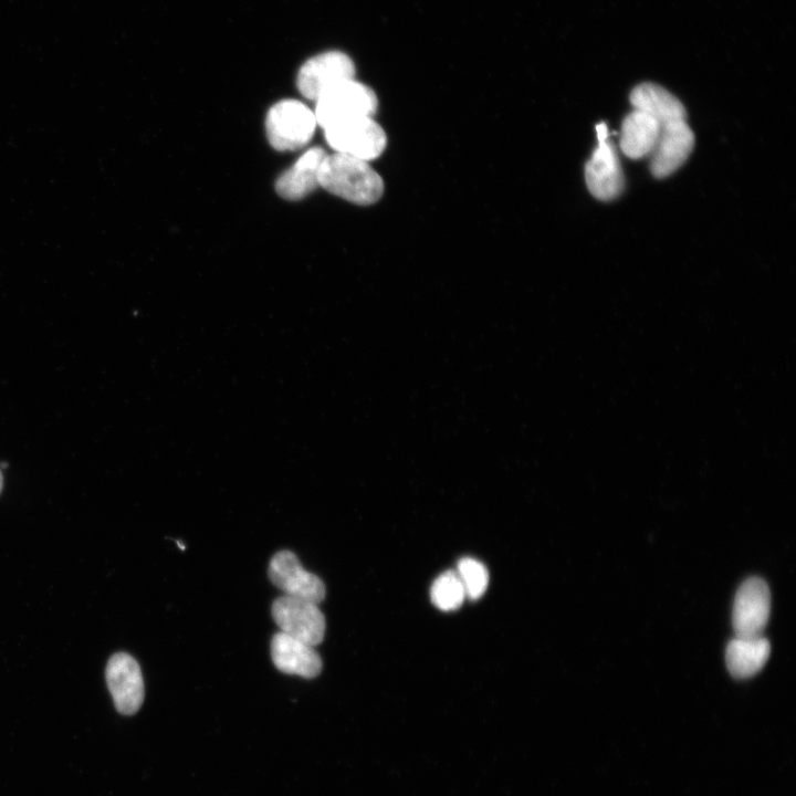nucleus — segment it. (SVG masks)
Wrapping results in <instances>:
<instances>
[{"instance_id":"1","label":"nucleus","mask_w":796,"mask_h":796,"mask_svg":"<svg viewBox=\"0 0 796 796\" xmlns=\"http://www.w3.org/2000/svg\"><path fill=\"white\" fill-rule=\"evenodd\" d=\"M320 187L349 202L367 206L384 193V181L368 161L334 153L326 155L320 169Z\"/></svg>"},{"instance_id":"2","label":"nucleus","mask_w":796,"mask_h":796,"mask_svg":"<svg viewBox=\"0 0 796 796\" xmlns=\"http://www.w3.org/2000/svg\"><path fill=\"white\" fill-rule=\"evenodd\" d=\"M316 118L314 112L296 100H283L268 112L265 129L273 148L280 151L303 148L312 138Z\"/></svg>"},{"instance_id":"3","label":"nucleus","mask_w":796,"mask_h":796,"mask_svg":"<svg viewBox=\"0 0 796 796\" xmlns=\"http://www.w3.org/2000/svg\"><path fill=\"white\" fill-rule=\"evenodd\" d=\"M315 102L314 115L323 129L353 118L373 117L378 106L375 92L354 78L333 87Z\"/></svg>"},{"instance_id":"4","label":"nucleus","mask_w":796,"mask_h":796,"mask_svg":"<svg viewBox=\"0 0 796 796\" xmlns=\"http://www.w3.org/2000/svg\"><path fill=\"white\" fill-rule=\"evenodd\" d=\"M324 136L335 153L369 161L386 148L383 127L370 116L345 121L324 129Z\"/></svg>"},{"instance_id":"5","label":"nucleus","mask_w":796,"mask_h":796,"mask_svg":"<svg viewBox=\"0 0 796 796\" xmlns=\"http://www.w3.org/2000/svg\"><path fill=\"white\" fill-rule=\"evenodd\" d=\"M354 75L352 59L343 52L329 51L311 57L301 66L296 85L304 97L317 101L333 87L353 80Z\"/></svg>"},{"instance_id":"6","label":"nucleus","mask_w":796,"mask_h":796,"mask_svg":"<svg viewBox=\"0 0 796 796\" xmlns=\"http://www.w3.org/2000/svg\"><path fill=\"white\" fill-rule=\"evenodd\" d=\"M598 146L585 166V180L589 192L597 199L608 201L624 190L625 178L617 151L608 140L605 123L596 125Z\"/></svg>"},{"instance_id":"7","label":"nucleus","mask_w":796,"mask_h":796,"mask_svg":"<svg viewBox=\"0 0 796 796\" xmlns=\"http://www.w3.org/2000/svg\"><path fill=\"white\" fill-rule=\"evenodd\" d=\"M272 617L281 631L312 647L323 641L325 617L317 604L282 596L272 604Z\"/></svg>"},{"instance_id":"8","label":"nucleus","mask_w":796,"mask_h":796,"mask_svg":"<svg viewBox=\"0 0 796 796\" xmlns=\"http://www.w3.org/2000/svg\"><path fill=\"white\" fill-rule=\"evenodd\" d=\"M270 580L286 596L305 599L318 605L325 598V585L313 573L305 570L291 551L273 555L268 569Z\"/></svg>"},{"instance_id":"9","label":"nucleus","mask_w":796,"mask_h":796,"mask_svg":"<svg viewBox=\"0 0 796 796\" xmlns=\"http://www.w3.org/2000/svg\"><path fill=\"white\" fill-rule=\"evenodd\" d=\"M771 610L767 584L758 577L746 579L737 589L732 611L735 636H760Z\"/></svg>"},{"instance_id":"10","label":"nucleus","mask_w":796,"mask_h":796,"mask_svg":"<svg viewBox=\"0 0 796 796\" xmlns=\"http://www.w3.org/2000/svg\"><path fill=\"white\" fill-rule=\"evenodd\" d=\"M105 675L116 710L125 715L136 713L145 694L137 661L128 653H115L107 662Z\"/></svg>"},{"instance_id":"11","label":"nucleus","mask_w":796,"mask_h":796,"mask_svg":"<svg viewBox=\"0 0 796 796\" xmlns=\"http://www.w3.org/2000/svg\"><path fill=\"white\" fill-rule=\"evenodd\" d=\"M694 146V135L685 121L661 125L659 136L650 153V170L657 178H664L680 168Z\"/></svg>"},{"instance_id":"12","label":"nucleus","mask_w":796,"mask_h":796,"mask_svg":"<svg viewBox=\"0 0 796 796\" xmlns=\"http://www.w3.org/2000/svg\"><path fill=\"white\" fill-rule=\"evenodd\" d=\"M271 657L274 666L287 674H296L306 679L321 673L322 659L314 648L282 631L271 640Z\"/></svg>"},{"instance_id":"13","label":"nucleus","mask_w":796,"mask_h":796,"mask_svg":"<svg viewBox=\"0 0 796 796\" xmlns=\"http://www.w3.org/2000/svg\"><path fill=\"white\" fill-rule=\"evenodd\" d=\"M323 148L306 150L295 164L280 175L276 192L286 200H300L320 186V169L326 157Z\"/></svg>"},{"instance_id":"14","label":"nucleus","mask_w":796,"mask_h":796,"mask_svg":"<svg viewBox=\"0 0 796 796\" xmlns=\"http://www.w3.org/2000/svg\"><path fill=\"white\" fill-rule=\"evenodd\" d=\"M769 653V642L762 635L735 636L726 647L725 661L734 678L746 679L764 667Z\"/></svg>"},{"instance_id":"15","label":"nucleus","mask_w":796,"mask_h":796,"mask_svg":"<svg viewBox=\"0 0 796 796\" xmlns=\"http://www.w3.org/2000/svg\"><path fill=\"white\" fill-rule=\"evenodd\" d=\"M629 101L633 109L650 115L660 125L687 118L683 104L666 88L654 83L645 82L635 86L630 92Z\"/></svg>"},{"instance_id":"16","label":"nucleus","mask_w":796,"mask_h":796,"mask_svg":"<svg viewBox=\"0 0 796 796\" xmlns=\"http://www.w3.org/2000/svg\"><path fill=\"white\" fill-rule=\"evenodd\" d=\"M661 125L650 115L633 109L624 119L620 149L631 159L649 156L660 133Z\"/></svg>"},{"instance_id":"17","label":"nucleus","mask_w":796,"mask_h":796,"mask_svg":"<svg viewBox=\"0 0 796 796\" xmlns=\"http://www.w3.org/2000/svg\"><path fill=\"white\" fill-rule=\"evenodd\" d=\"M432 604L443 611L458 609L467 598L464 587L455 570L440 574L431 585Z\"/></svg>"},{"instance_id":"18","label":"nucleus","mask_w":796,"mask_h":796,"mask_svg":"<svg viewBox=\"0 0 796 796\" xmlns=\"http://www.w3.org/2000/svg\"><path fill=\"white\" fill-rule=\"evenodd\" d=\"M455 572L464 587L467 598L475 600L485 593L489 573L481 562L472 557H464L459 561Z\"/></svg>"},{"instance_id":"19","label":"nucleus","mask_w":796,"mask_h":796,"mask_svg":"<svg viewBox=\"0 0 796 796\" xmlns=\"http://www.w3.org/2000/svg\"><path fill=\"white\" fill-rule=\"evenodd\" d=\"M2 483H3V481H2V473H1V471H0V492H1V490H2Z\"/></svg>"}]
</instances>
